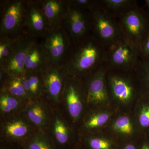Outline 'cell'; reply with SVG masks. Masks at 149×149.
<instances>
[{"instance_id": "obj_1", "label": "cell", "mask_w": 149, "mask_h": 149, "mask_svg": "<svg viewBox=\"0 0 149 149\" xmlns=\"http://www.w3.org/2000/svg\"><path fill=\"white\" fill-rule=\"evenodd\" d=\"M72 48L63 66L70 76L86 77L104 64L106 49L93 35Z\"/></svg>"}, {"instance_id": "obj_2", "label": "cell", "mask_w": 149, "mask_h": 149, "mask_svg": "<svg viewBox=\"0 0 149 149\" xmlns=\"http://www.w3.org/2000/svg\"><path fill=\"white\" fill-rule=\"evenodd\" d=\"M92 35L106 49L123 40L117 19L101 6L98 1L90 11Z\"/></svg>"}, {"instance_id": "obj_3", "label": "cell", "mask_w": 149, "mask_h": 149, "mask_svg": "<svg viewBox=\"0 0 149 149\" xmlns=\"http://www.w3.org/2000/svg\"><path fill=\"white\" fill-rule=\"evenodd\" d=\"M106 77L110 97L116 101L127 104L140 96L134 72L107 69Z\"/></svg>"}, {"instance_id": "obj_4", "label": "cell", "mask_w": 149, "mask_h": 149, "mask_svg": "<svg viewBox=\"0 0 149 149\" xmlns=\"http://www.w3.org/2000/svg\"><path fill=\"white\" fill-rule=\"evenodd\" d=\"M141 60L140 49L123 39L106 49L104 64L108 70L134 72Z\"/></svg>"}, {"instance_id": "obj_5", "label": "cell", "mask_w": 149, "mask_h": 149, "mask_svg": "<svg viewBox=\"0 0 149 149\" xmlns=\"http://www.w3.org/2000/svg\"><path fill=\"white\" fill-rule=\"evenodd\" d=\"M123 39L140 49L149 33V15L139 6L118 19Z\"/></svg>"}, {"instance_id": "obj_6", "label": "cell", "mask_w": 149, "mask_h": 149, "mask_svg": "<svg viewBox=\"0 0 149 149\" xmlns=\"http://www.w3.org/2000/svg\"><path fill=\"white\" fill-rule=\"evenodd\" d=\"M63 24L73 44L92 35L90 12L72 6L69 1Z\"/></svg>"}, {"instance_id": "obj_7", "label": "cell", "mask_w": 149, "mask_h": 149, "mask_svg": "<svg viewBox=\"0 0 149 149\" xmlns=\"http://www.w3.org/2000/svg\"><path fill=\"white\" fill-rule=\"evenodd\" d=\"M42 44L48 65H60L70 48V38L62 26L51 29Z\"/></svg>"}, {"instance_id": "obj_8", "label": "cell", "mask_w": 149, "mask_h": 149, "mask_svg": "<svg viewBox=\"0 0 149 149\" xmlns=\"http://www.w3.org/2000/svg\"><path fill=\"white\" fill-rule=\"evenodd\" d=\"M107 70L104 64L86 76L83 87L88 103L101 106L108 103L110 96L107 84Z\"/></svg>"}, {"instance_id": "obj_9", "label": "cell", "mask_w": 149, "mask_h": 149, "mask_svg": "<svg viewBox=\"0 0 149 149\" xmlns=\"http://www.w3.org/2000/svg\"><path fill=\"white\" fill-rule=\"evenodd\" d=\"M26 10L23 1H14L9 4L1 22V36L11 37L19 32L25 21Z\"/></svg>"}, {"instance_id": "obj_10", "label": "cell", "mask_w": 149, "mask_h": 149, "mask_svg": "<svg viewBox=\"0 0 149 149\" xmlns=\"http://www.w3.org/2000/svg\"><path fill=\"white\" fill-rule=\"evenodd\" d=\"M30 41L25 38L17 39L14 49L2 70L9 76H21L26 73L25 61Z\"/></svg>"}, {"instance_id": "obj_11", "label": "cell", "mask_w": 149, "mask_h": 149, "mask_svg": "<svg viewBox=\"0 0 149 149\" xmlns=\"http://www.w3.org/2000/svg\"><path fill=\"white\" fill-rule=\"evenodd\" d=\"M43 88L52 99L58 101L63 87V75L67 73L62 67L48 65L42 72Z\"/></svg>"}, {"instance_id": "obj_12", "label": "cell", "mask_w": 149, "mask_h": 149, "mask_svg": "<svg viewBox=\"0 0 149 149\" xmlns=\"http://www.w3.org/2000/svg\"><path fill=\"white\" fill-rule=\"evenodd\" d=\"M83 85L79 78L73 76L66 80L65 84V94L68 109L70 116L74 120L79 118L83 111L81 99L83 91Z\"/></svg>"}, {"instance_id": "obj_13", "label": "cell", "mask_w": 149, "mask_h": 149, "mask_svg": "<svg viewBox=\"0 0 149 149\" xmlns=\"http://www.w3.org/2000/svg\"><path fill=\"white\" fill-rule=\"evenodd\" d=\"M25 24L31 36L45 37L49 31L42 6L29 4L26 7Z\"/></svg>"}, {"instance_id": "obj_14", "label": "cell", "mask_w": 149, "mask_h": 149, "mask_svg": "<svg viewBox=\"0 0 149 149\" xmlns=\"http://www.w3.org/2000/svg\"><path fill=\"white\" fill-rule=\"evenodd\" d=\"M68 5L69 1L47 0L42 2V9L49 30L62 27Z\"/></svg>"}, {"instance_id": "obj_15", "label": "cell", "mask_w": 149, "mask_h": 149, "mask_svg": "<svg viewBox=\"0 0 149 149\" xmlns=\"http://www.w3.org/2000/svg\"><path fill=\"white\" fill-rule=\"evenodd\" d=\"M48 65L42 45L30 41L25 61L26 72H41Z\"/></svg>"}, {"instance_id": "obj_16", "label": "cell", "mask_w": 149, "mask_h": 149, "mask_svg": "<svg viewBox=\"0 0 149 149\" xmlns=\"http://www.w3.org/2000/svg\"><path fill=\"white\" fill-rule=\"evenodd\" d=\"M101 6L112 16L118 19L139 7L135 0H99Z\"/></svg>"}, {"instance_id": "obj_17", "label": "cell", "mask_w": 149, "mask_h": 149, "mask_svg": "<svg viewBox=\"0 0 149 149\" xmlns=\"http://www.w3.org/2000/svg\"><path fill=\"white\" fill-rule=\"evenodd\" d=\"M138 101L136 115L137 124L144 136H149V95H140Z\"/></svg>"}, {"instance_id": "obj_18", "label": "cell", "mask_w": 149, "mask_h": 149, "mask_svg": "<svg viewBox=\"0 0 149 149\" xmlns=\"http://www.w3.org/2000/svg\"><path fill=\"white\" fill-rule=\"evenodd\" d=\"M134 72L140 95H149V59H141Z\"/></svg>"}, {"instance_id": "obj_19", "label": "cell", "mask_w": 149, "mask_h": 149, "mask_svg": "<svg viewBox=\"0 0 149 149\" xmlns=\"http://www.w3.org/2000/svg\"><path fill=\"white\" fill-rule=\"evenodd\" d=\"M40 72H27L21 75L24 89L28 96H38L43 88V78L38 75Z\"/></svg>"}, {"instance_id": "obj_20", "label": "cell", "mask_w": 149, "mask_h": 149, "mask_svg": "<svg viewBox=\"0 0 149 149\" xmlns=\"http://www.w3.org/2000/svg\"><path fill=\"white\" fill-rule=\"evenodd\" d=\"M112 129L115 133L125 137L132 136L135 131L133 121L130 117L125 115L116 118L112 124Z\"/></svg>"}, {"instance_id": "obj_21", "label": "cell", "mask_w": 149, "mask_h": 149, "mask_svg": "<svg viewBox=\"0 0 149 149\" xmlns=\"http://www.w3.org/2000/svg\"><path fill=\"white\" fill-rule=\"evenodd\" d=\"M17 39L8 36H2L0 40V65L3 67L13 52Z\"/></svg>"}, {"instance_id": "obj_22", "label": "cell", "mask_w": 149, "mask_h": 149, "mask_svg": "<svg viewBox=\"0 0 149 149\" xmlns=\"http://www.w3.org/2000/svg\"><path fill=\"white\" fill-rule=\"evenodd\" d=\"M5 88L8 93L13 95L22 98L28 97L24 89L21 76H9L7 80Z\"/></svg>"}, {"instance_id": "obj_23", "label": "cell", "mask_w": 149, "mask_h": 149, "mask_svg": "<svg viewBox=\"0 0 149 149\" xmlns=\"http://www.w3.org/2000/svg\"><path fill=\"white\" fill-rule=\"evenodd\" d=\"M111 114L107 110H100L93 113L85 123V126L89 129L102 128L110 119Z\"/></svg>"}, {"instance_id": "obj_24", "label": "cell", "mask_w": 149, "mask_h": 149, "mask_svg": "<svg viewBox=\"0 0 149 149\" xmlns=\"http://www.w3.org/2000/svg\"><path fill=\"white\" fill-rule=\"evenodd\" d=\"M27 113L29 119L36 125L42 126L45 124L46 120L45 113L39 104L34 103L28 106Z\"/></svg>"}, {"instance_id": "obj_25", "label": "cell", "mask_w": 149, "mask_h": 149, "mask_svg": "<svg viewBox=\"0 0 149 149\" xmlns=\"http://www.w3.org/2000/svg\"><path fill=\"white\" fill-rule=\"evenodd\" d=\"M6 131L10 136L15 138H20L27 134L28 127L24 123L17 120L8 124L6 127Z\"/></svg>"}, {"instance_id": "obj_26", "label": "cell", "mask_w": 149, "mask_h": 149, "mask_svg": "<svg viewBox=\"0 0 149 149\" xmlns=\"http://www.w3.org/2000/svg\"><path fill=\"white\" fill-rule=\"evenodd\" d=\"M19 105L18 101L8 94H2L0 98V108L3 112L9 113Z\"/></svg>"}, {"instance_id": "obj_27", "label": "cell", "mask_w": 149, "mask_h": 149, "mask_svg": "<svg viewBox=\"0 0 149 149\" xmlns=\"http://www.w3.org/2000/svg\"><path fill=\"white\" fill-rule=\"evenodd\" d=\"M54 133L56 139L61 144L66 143L69 139L68 130L60 119L56 118L54 123Z\"/></svg>"}, {"instance_id": "obj_28", "label": "cell", "mask_w": 149, "mask_h": 149, "mask_svg": "<svg viewBox=\"0 0 149 149\" xmlns=\"http://www.w3.org/2000/svg\"><path fill=\"white\" fill-rule=\"evenodd\" d=\"M89 146L92 149H111V142L102 137H93L89 141Z\"/></svg>"}, {"instance_id": "obj_29", "label": "cell", "mask_w": 149, "mask_h": 149, "mask_svg": "<svg viewBox=\"0 0 149 149\" xmlns=\"http://www.w3.org/2000/svg\"><path fill=\"white\" fill-rule=\"evenodd\" d=\"M28 149H51L50 146L45 138L36 136L29 143Z\"/></svg>"}, {"instance_id": "obj_30", "label": "cell", "mask_w": 149, "mask_h": 149, "mask_svg": "<svg viewBox=\"0 0 149 149\" xmlns=\"http://www.w3.org/2000/svg\"><path fill=\"white\" fill-rule=\"evenodd\" d=\"M69 1L70 3L72 5L89 12L97 2V1L91 0H74Z\"/></svg>"}, {"instance_id": "obj_31", "label": "cell", "mask_w": 149, "mask_h": 149, "mask_svg": "<svg viewBox=\"0 0 149 149\" xmlns=\"http://www.w3.org/2000/svg\"><path fill=\"white\" fill-rule=\"evenodd\" d=\"M141 59H149V33L142 43L140 48Z\"/></svg>"}, {"instance_id": "obj_32", "label": "cell", "mask_w": 149, "mask_h": 149, "mask_svg": "<svg viewBox=\"0 0 149 149\" xmlns=\"http://www.w3.org/2000/svg\"><path fill=\"white\" fill-rule=\"evenodd\" d=\"M149 139L147 141H145V142L142 144L141 149H149Z\"/></svg>"}, {"instance_id": "obj_33", "label": "cell", "mask_w": 149, "mask_h": 149, "mask_svg": "<svg viewBox=\"0 0 149 149\" xmlns=\"http://www.w3.org/2000/svg\"><path fill=\"white\" fill-rule=\"evenodd\" d=\"M123 149H136V148L133 144H128L126 145Z\"/></svg>"}, {"instance_id": "obj_34", "label": "cell", "mask_w": 149, "mask_h": 149, "mask_svg": "<svg viewBox=\"0 0 149 149\" xmlns=\"http://www.w3.org/2000/svg\"><path fill=\"white\" fill-rule=\"evenodd\" d=\"M145 2L146 3V6L149 12V0H146V1H145Z\"/></svg>"}]
</instances>
